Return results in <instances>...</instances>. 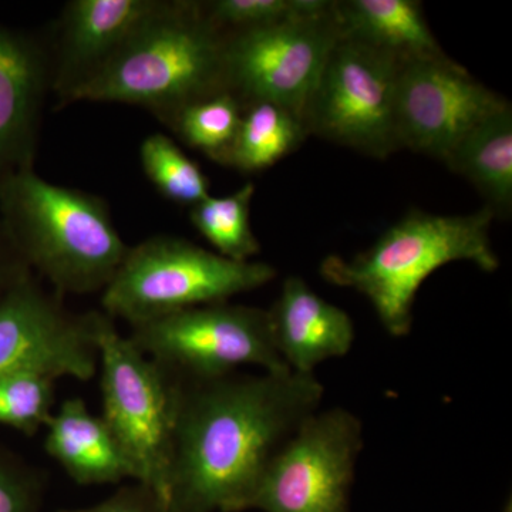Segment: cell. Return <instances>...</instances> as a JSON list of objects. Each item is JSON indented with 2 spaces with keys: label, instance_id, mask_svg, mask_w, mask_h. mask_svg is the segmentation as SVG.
Returning <instances> with one entry per match:
<instances>
[{
  "label": "cell",
  "instance_id": "cell-1",
  "mask_svg": "<svg viewBox=\"0 0 512 512\" xmlns=\"http://www.w3.org/2000/svg\"><path fill=\"white\" fill-rule=\"evenodd\" d=\"M178 380L168 510H251L272 458L318 412L325 387L291 370Z\"/></svg>",
  "mask_w": 512,
  "mask_h": 512
},
{
  "label": "cell",
  "instance_id": "cell-2",
  "mask_svg": "<svg viewBox=\"0 0 512 512\" xmlns=\"http://www.w3.org/2000/svg\"><path fill=\"white\" fill-rule=\"evenodd\" d=\"M0 225L59 296L103 292L130 249L103 198L49 183L35 168L0 183Z\"/></svg>",
  "mask_w": 512,
  "mask_h": 512
},
{
  "label": "cell",
  "instance_id": "cell-3",
  "mask_svg": "<svg viewBox=\"0 0 512 512\" xmlns=\"http://www.w3.org/2000/svg\"><path fill=\"white\" fill-rule=\"evenodd\" d=\"M225 43L200 2H167L67 104H134L167 124L195 101L228 92Z\"/></svg>",
  "mask_w": 512,
  "mask_h": 512
},
{
  "label": "cell",
  "instance_id": "cell-4",
  "mask_svg": "<svg viewBox=\"0 0 512 512\" xmlns=\"http://www.w3.org/2000/svg\"><path fill=\"white\" fill-rule=\"evenodd\" d=\"M494 218L487 207L467 215L412 212L362 254L323 259L320 275L365 295L387 333L404 338L412 330L420 286L441 266L467 261L481 271H497L500 261L490 239Z\"/></svg>",
  "mask_w": 512,
  "mask_h": 512
},
{
  "label": "cell",
  "instance_id": "cell-5",
  "mask_svg": "<svg viewBox=\"0 0 512 512\" xmlns=\"http://www.w3.org/2000/svg\"><path fill=\"white\" fill-rule=\"evenodd\" d=\"M274 266L238 262L187 239L157 235L128 249L101 292L104 315L130 326L171 313L228 302L272 281Z\"/></svg>",
  "mask_w": 512,
  "mask_h": 512
},
{
  "label": "cell",
  "instance_id": "cell-6",
  "mask_svg": "<svg viewBox=\"0 0 512 512\" xmlns=\"http://www.w3.org/2000/svg\"><path fill=\"white\" fill-rule=\"evenodd\" d=\"M103 420L133 470L167 503L180 380L144 355L103 312L96 316Z\"/></svg>",
  "mask_w": 512,
  "mask_h": 512
},
{
  "label": "cell",
  "instance_id": "cell-7",
  "mask_svg": "<svg viewBox=\"0 0 512 512\" xmlns=\"http://www.w3.org/2000/svg\"><path fill=\"white\" fill-rule=\"evenodd\" d=\"M128 338L181 380L217 379L241 366L291 370L276 350L269 312L252 306L222 302L185 309L131 326Z\"/></svg>",
  "mask_w": 512,
  "mask_h": 512
},
{
  "label": "cell",
  "instance_id": "cell-8",
  "mask_svg": "<svg viewBox=\"0 0 512 512\" xmlns=\"http://www.w3.org/2000/svg\"><path fill=\"white\" fill-rule=\"evenodd\" d=\"M399 66L396 57L340 32L303 114L308 134L370 157L396 153Z\"/></svg>",
  "mask_w": 512,
  "mask_h": 512
},
{
  "label": "cell",
  "instance_id": "cell-9",
  "mask_svg": "<svg viewBox=\"0 0 512 512\" xmlns=\"http://www.w3.org/2000/svg\"><path fill=\"white\" fill-rule=\"evenodd\" d=\"M339 37L335 2L315 15L231 33L225 43L228 92L244 107L265 101L284 107L303 121Z\"/></svg>",
  "mask_w": 512,
  "mask_h": 512
},
{
  "label": "cell",
  "instance_id": "cell-10",
  "mask_svg": "<svg viewBox=\"0 0 512 512\" xmlns=\"http://www.w3.org/2000/svg\"><path fill=\"white\" fill-rule=\"evenodd\" d=\"M363 424L345 407L318 410L279 448L251 510L350 512Z\"/></svg>",
  "mask_w": 512,
  "mask_h": 512
},
{
  "label": "cell",
  "instance_id": "cell-11",
  "mask_svg": "<svg viewBox=\"0 0 512 512\" xmlns=\"http://www.w3.org/2000/svg\"><path fill=\"white\" fill-rule=\"evenodd\" d=\"M97 312L74 315L62 296L19 272L0 298V376L40 373L87 380L99 372Z\"/></svg>",
  "mask_w": 512,
  "mask_h": 512
},
{
  "label": "cell",
  "instance_id": "cell-12",
  "mask_svg": "<svg viewBox=\"0 0 512 512\" xmlns=\"http://www.w3.org/2000/svg\"><path fill=\"white\" fill-rule=\"evenodd\" d=\"M508 104L446 55L400 62L397 143L444 163L468 133Z\"/></svg>",
  "mask_w": 512,
  "mask_h": 512
},
{
  "label": "cell",
  "instance_id": "cell-13",
  "mask_svg": "<svg viewBox=\"0 0 512 512\" xmlns=\"http://www.w3.org/2000/svg\"><path fill=\"white\" fill-rule=\"evenodd\" d=\"M165 0H73L64 6L50 49L52 90L59 106L109 63Z\"/></svg>",
  "mask_w": 512,
  "mask_h": 512
},
{
  "label": "cell",
  "instance_id": "cell-14",
  "mask_svg": "<svg viewBox=\"0 0 512 512\" xmlns=\"http://www.w3.org/2000/svg\"><path fill=\"white\" fill-rule=\"evenodd\" d=\"M52 69L39 39L0 23V183L33 170Z\"/></svg>",
  "mask_w": 512,
  "mask_h": 512
},
{
  "label": "cell",
  "instance_id": "cell-15",
  "mask_svg": "<svg viewBox=\"0 0 512 512\" xmlns=\"http://www.w3.org/2000/svg\"><path fill=\"white\" fill-rule=\"evenodd\" d=\"M279 356L295 373L315 375L330 359L348 355L355 342L349 313L320 298L298 276H289L269 309Z\"/></svg>",
  "mask_w": 512,
  "mask_h": 512
},
{
  "label": "cell",
  "instance_id": "cell-16",
  "mask_svg": "<svg viewBox=\"0 0 512 512\" xmlns=\"http://www.w3.org/2000/svg\"><path fill=\"white\" fill-rule=\"evenodd\" d=\"M45 450L79 485L134 480L133 470L103 417L82 399H67L45 424Z\"/></svg>",
  "mask_w": 512,
  "mask_h": 512
},
{
  "label": "cell",
  "instance_id": "cell-17",
  "mask_svg": "<svg viewBox=\"0 0 512 512\" xmlns=\"http://www.w3.org/2000/svg\"><path fill=\"white\" fill-rule=\"evenodd\" d=\"M342 35L396 57L399 62L444 55L414 0L335 2Z\"/></svg>",
  "mask_w": 512,
  "mask_h": 512
},
{
  "label": "cell",
  "instance_id": "cell-18",
  "mask_svg": "<svg viewBox=\"0 0 512 512\" xmlns=\"http://www.w3.org/2000/svg\"><path fill=\"white\" fill-rule=\"evenodd\" d=\"M454 173L470 181L495 215L512 210L511 104L488 117L454 148L444 161Z\"/></svg>",
  "mask_w": 512,
  "mask_h": 512
},
{
  "label": "cell",
  "instance_id": "cell-19",
  "mask_svg": "<svg viewBox=\"0 0 512 512\" xmlns=\"http://www.w3.org/2000/svg\"><path fill=\"white\" fill-rule=\"evenodd\" d=\"M306 136L303 121L284 107L265 101L248 104L222 165L244 173L266 170L301 146Z\"/></svg>",
  "mask_w": 512,
  "mask_h": 512
},
{
  "label": "cell",
  "instance_id": "cell-20",
  "mask_svg": "<svg viewBox=\"0 0 512 512\" xmlns=\"http://www.w3.org/2000/svg\"><path fill=\"white\" fill-rule=\"evenodd\" d=\"M255 185H242L225 197L208 195L190 208V220L195 229L217 249V254L232 261H251L261 252V244L251 228V201Z\"/></svg>",
  "mask_w": 512,
  "mask_h": 512
},
{
  "label": "cell",
  "instance_id": "cell-21",
  "mask_svg": "<svg viewBox=\"0 0 512 512\" xmlns=\"http://www.w3.org/2000/svg\"><path fill=\"white\" fill-rule=\"evenodd\" d=\"M244 106L229 92L215 94L184 107L168 121L187 146L201 151L215 163L224 164L241 123Z\"/></svg>",
  "mask_w": 512,
  "mask_h": 512
},
{
  "label": "cell",
  "instance_id": "cell-22",
  "mask_svg": "<svg viewBox=\"0 0 512 512\" xmlns=\"http://www.w3.org/2000/svg\"><path fill=\"white\" fill-rule=\"evenodd\" d=\"M140 161L151 184L175 204L191 208L210 195V181L200 165L165 134H151L141 143Z\"/></svg>",
  "mask_w": 512,
  "mask_h": 512
},
{
  "label": "cell",
  "instance_id": "cell-23",
  "mask_svg": "<svg viewBox=\"0 0 512 512\" xmlns=\"http://www.w3.org/2000/svg\"><path fill=\"white\" fill-rule=\"evenodd\" d=\"M56 379L40 373L0 376V424L32 436L55 410Z\"/></svg>",
  "mask_w": 512,
  "mask_h": 512
},
{
  "label": "cell",
  "instance_id": "cell-24",
  "mask_svg": "<svg viewBox=\"0 0 512 512\" xmlns=\"http://www.w3.org/2000/svg\"><path fill=\"white\" fill-rule=\"evenodd\" d=\"M202 12L225 35L264 28L302 15L325 12L326 0H214L200 2Z\"/></svg>",
  "mask_w": 512,
  "mask_h": 512
},
{
  "label": "cell",
  "instance_id": "cell-25",
  "mask_svg": "<svg viewBox=\"0 0 512 512\" xmlns=\"http://www.w3.org/2000/svg\"><path fill=\"white\" fill-rule=\"evenodd\" d=\"M42 485L18 467L0 460V512H37Z\"/></svg>",
  "mask_w": 512,
  "mask_h": 512
},
{
  "label": "cell",
  "instance_id": "cell-26",
  "mask_svg": "<svg viewBox=\"0 0 512 512\" xmlns=\"http://www.w3.org/2000/svg\"><path fill=\"white\" fill-rule=\"evenodd\" d=\"M57 512H170L163 498L147 485L136 483L121 487L107 500L93 507Z\"/></svg>",
  "mask_w": 512,
  "mask_h": 512
},
{
  "label": "cell",
  "instance_id": "cell-27",
  "mask_svg": "<svg viewBox=\"0 0 512 512\" xmlns=\"http://www.w3.org/2000/svg\"><path fill=\"white\" fill-rule=\"evenodd\" d=\"M503 512H512V504L511 500L507 501V504H505Z\"/></svg>",
  "mask_w": 512,
  "mask_h": 512
},
{
  "label": "cell",
  "instance_id": "cell-28",
  "mask_svg": "<svg viewBox=\"0 0 512 512\" xmlns=\"http://www.w3.org/2000/svg\"><path fill=\"white\" fill-rule=\"evenodd\" d=\"M5 232H3L2 225H0V241H5Z\"/></svg>",
  "mask_w": 512,
  "mask_h": 512
}]
</instances>
